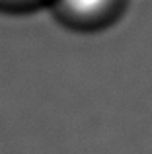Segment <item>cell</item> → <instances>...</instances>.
<instances>
[{
    "instance_id": "obj_1",
    "label": "cell",
    "mask_w": 152,
    "mask_h": 154,
    "mask_svg": "<svg viewBox=\"0 0 152 154\" xmlns=\"http://www.w3.org/2000/svg\"><path fill=\"white\" fill-rule=\"evenodd\" d=\"M66 8L76 16H96L111 4V0H62Z\"/></svg>"
}]
</instances>
